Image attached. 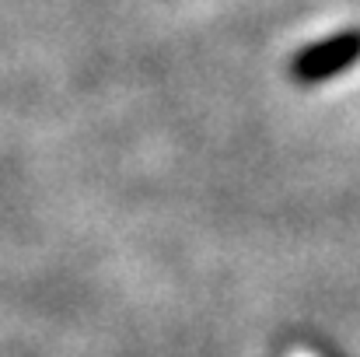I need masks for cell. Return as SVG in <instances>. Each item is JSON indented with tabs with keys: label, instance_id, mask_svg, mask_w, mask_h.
<instances>
[{
	"label": "cell",
	"instance_id": "obj_1",
	"mask_svg": "<svg viewBox=\"0 0 360 357\" xmlns=\"http://www.w3.org/2000/svg\"><path fill=\"white\" fill-rule=\"evenodd\" d=\"M357 56H360V35L350 32V35H340V39H333V42H326V46H315V49L301 53L297 74H301L304 81H322V77H329V74L347 70Z\"/></svg>",
	"mask_w": 360,
	"mask_h": 357
}]
</instances>
